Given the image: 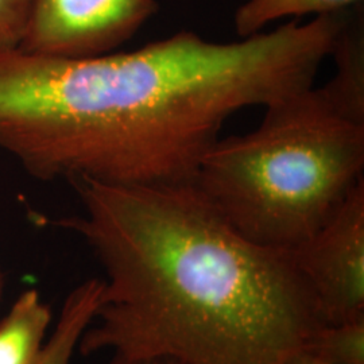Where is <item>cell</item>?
<instances>
[{"instance_id": "7a4b0ae2", "label": "cell", "mask_w": 364, "mask_h": 364, "mask_svg": "<svg viewBox=\"0 0 364 364\" xmlns=\"http://www.w3.org/2000/svg\"><path fill=\"white\" fill-rule=\"evenodd\" d=\"M77 232L105 269L100 305L78 343L180 364H287L324 324L290 250L251 242L193 182L70 180Z\"/></svg>"}, {"instance_id": "3957f363", "label": "cell", "mask_w": 364, "mask_h": 364, "mask_svg": "<svg viewBox=\"0 0 364 364\" xmlns=\"http://www.w3.org/2000/svg\"><path fill=\"white\" fill-rule=\"evenodd\" d=\"M264 108L255 130L215 142L193 183L245 237L291 250L364 180V124L313 87Z\"/></svg>"}, {"instance_id": "5bb4252c", "label": "cell", "mask_w": 364, "mask_h": 364, "mask_svg": "<svg viewBox=\"0 0 364 364\" xmlns=\"http://www.w3.org/2000/svg\"><path fill=\"white\" fill-rule=\"evenodd\" d=\"M0 287H1V285H0ZM0 290H1V289H0Z\"/></svg>"}, {"instance_id": "9c48e42d", "label": "cell", "mask_w": 364, "mask_h": 364, "mask_svg": "<svg viewBox=\"0 0 364 364\" xmlns=\"http://www.w3.org/2000/svg\"><path fill=\"white\" fill-rule=\"evenodd\" d=\"M360 3L363 0H247L235 14V28L240 38H247L282 18L341 13Z\"/></svg>"}, {"instance_id": "ba28073f", "label": "cell", "mask_w": 364, "mask_h": 364, "mask_svg": "<svg viewBox=\"0 0 364 364\" xmlns=\"http://www.w3.org/2000/svg\"><path fill=\"white\" fill-rule=\"evenodd\" d=\"M102 290V279H88L68 294L57 326L45 341L36 364H70L80 338L93 323Z\"/></svg>"}, {"instance_id": "30bf717a", "label": "cell", "mask_w": 364, "mask_h": 364, "mask_svg": "<svg viewBox=\"0 0 364 364\" xmlns=\"http://www.w3.org/2000/svg\"><path fill=\"white\" fill-rule=\"evenodd\" d=\"M304 352L326 364H364V316L317 328Z\"/></svg>"}, {"instance_id": "4fadbf2b", "label": "cell", "mask_w": 364, "mask_h": 364, "mask_svg": "<svg viewBox=\"0 0 364 364\" xmlns=\"http://www.w3.org/2000/svg\"><path fill=\"white\" fill-rule=\"evenodd\" d=\"M287 364H326L323 363L321 360L316 359L312 355L306 353V352L301 351L296 353L294 356H291Z\"/></svg>"}, {"instance_id": "8992f818", "label": "cell", "mask_w": 364, "mask_h": 364, "mask_svg": "<svg viewBox=\"0 0 364 364\" xmlns=\"http://www.w3.org/2000/svg\"><path fill=\"white\" fill-rule=\"evenodd\" d=\"M329 57L336 72L320 90L343 117L364 124L363 3L348 10Z\"/></svg>"}, {"instance_id": "7c38bea8", "label": "cell", "mask_w": 364, "mask_h": 364, "mask_svg": "<svg viewBox=\"0 0 364 364\" xmlns=\"http://www.w3.org/2000/svg\"><path fill=\"white\" fill-rule=\"evenodd\" d=\"M109 364H180L169 358H158V356H127L114 353V358Z\"/></svg>"}, {"instance_id": "52a82bcc", "label": "cell", "mask_w": 364, "mask_h": 364, "mask_svg": "<svg viewBox=\"0 0 364 364\" xmlns=\"http://www.w3.org/2000/svg\"><path fill=\"white\" fill-rule=\"evenodd\" d=\"M52 321L38 291L27 290L0 323V364H36Z\"/></svg>"}, {"instance_id": "277c9868", "label": "cell", "mask_w": 364, "mask_h": 364, "mask_svg": "<svg viewBox=\"0 0 364 364\" xmlns=\"http://www.w3.org/2000/svg\"><path fill=\"white\" fill-rule=\"evenodd\" d=\"M290 252L324 324L364 316V180Z\"/></svg>"}, {"instance_id": "6da1fadb", "label": "cell", "mask_w": 364, "mask_h": 364, "mask_svg": "<svg viewBox=\"0 0 364 364\" xmlns=\"http://www.w3.org/2000/svg\"><path fill=\"white\" fill-rule=\"evenodd\" d=\"M341 14L236 42L180 31L85 58L0 54V149L39 180L195 181L224 123L313 87Z\"/></svg>"}, {"instance_id": "8fae6325", "label": "cell", "mask_w": 364, "mask_h": 364, "mask_svg": "<svg viewBox=\"0 0 364 364\" xmlns=\"http://www.w3.org/2000/svg\"><path fill=\"white\" fill-rule=\"evenodd\" d=\"M33 0H0V54L21 48Z\"/></svg>"}, {"instance_id": "5b68a950", "label": "cell", "mask_w": 364, "mask_h": 364, "mask_svg": "<svg viewBox=\"0 0 364 364\" xmlns=\"http://www.w3.org/2000/svg\"><path fill=\"white\" fill-rule=\"evenodd\" d=\"M156 11V0H33L19 50L61 58L112 53Z\"/></svg>"}]
</instances>
